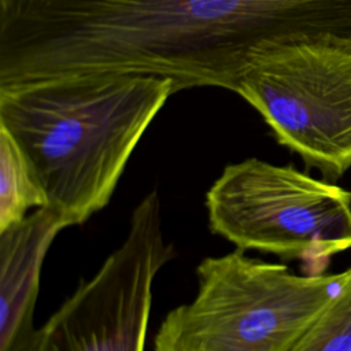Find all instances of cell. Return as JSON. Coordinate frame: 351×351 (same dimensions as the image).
Listing matches in <instances>:
<instances>
[{"mask_svg": "<svg viewBox=\"0 0 351 351\" xmlns=\"http://www.w3.org/2000/svg\"><path fill=\"white\" fill-rule=\"evenodd\" d=\"M351 36V0H0V88L147 74L236 92L262 48Z\"/></svg>", "mask_w": 351, "mask_h": 351, "instance_id": "obj_1", "label": "cell"}, {"mask_svg": "<svg viewBox=\"0 0 351 351\" xmlns=\"http://www.w3.org/2000/svg\"><path fill=\"white\" fill-rule=\"evenodd\" d=\"M174 93L147 74H88L0 88V128L22 151L48 207L70 226L111 200L143 134Z\"/></svg>", "mask_w": 351, "mask_h": 351, "instance_id": "obj_2", "label": "cell"}, {"mask_svg": "<svg viewBox=\"0 0 351 351\" xmlns=\"http://www.w3.org/2000/svg\"><path fill=\"white\" fill-rule=\"evenodd\" d=\"M351 273L298 276L282 263L234 251L196 267V296L170 310L155 351H288Z\"/></svg>", "mask_w": 351, "mask_h": 351, "instance_id": "obj_3", "label": "cell"}, {"mask_svg": "<svg viewBox=\"0 0 351 351\" xmlns=\"http://www.w3.org/2000/svg\"><path fill=\"white\" fill-rule=\"evenodd\" d=\"M236 93L307 167L329 180L351 169V36L267 45L247 63Z\"/></svg>", "mask_w": 351, "mask_h": 351, "instance_id": "obj_4", "label": "cell"}, {"mask_svg": "<svg viewBox=\"0 0 351 351\" xmlns=\"http://www.w3.org/2000/svg\"><path fill=\"white\" fill-rule=\"evenodd\" d=\"M208 226L241 251L324 267L351 250V192L292 165L247 158L206 193Z\"/></svg>", "mask_w": 351, "mask_h": 351, "instance_id": "obj_5", "label": "cell"}, {"mask_svg": "<svg viewBox=\"0 0 351 351\" xmlns=\"http://www.w3.org/2000/svg\"><path fill=\"white\" fill-rule=\"evenodd\" d=\"M173 256L151 191L133 208L121 245L36 329L25 351H144L154 281Z\"/></svg>", "mask_w": 351, "mask_h": 351, "instance_id": "obj_6", "label": "cell"}, {"mask_svg": "<svg viewBox=\"0 0 351 351\" xmlns=\"http://www.w3.org/2000/svg\"><path fill=\"white\" fill-rule=\"evenodd\" d=\"M69 226L62 214L41 207L0 232V351H25L32 340L44 258Z\"/></svg>", "mask_w": 351, "mask_h": 351, "instance_id": "obj_7", "label": "cell"}, {"mask_svg": "<svg viewBox=\"0 0 351 351\" xmlns=\"http://www.w3.org/2000/svg\"><path fill=\"white\" fill-rule=\"evenodd\" d=\"M48 207V200L22 151L0 128V232L19 223L30 208Z\"/></svg>", "mask_w": 351, "mask_h": 351, "instance_id": "obj_8", "label": "cell"}, {"mask_svg": "<svg viewBox=\"0 0 351 351\" xmlns=\"http://www.w3.org/2000/svg\"><path fill=\"white\" fill-rule=\"evenodd\" d=\"M288 351H351V273L328 307Z\"/></svg>", "mask_w": 351, "mask_h": 351, "instance_id": "obj_9", "label": "cell"}]
</instances>
